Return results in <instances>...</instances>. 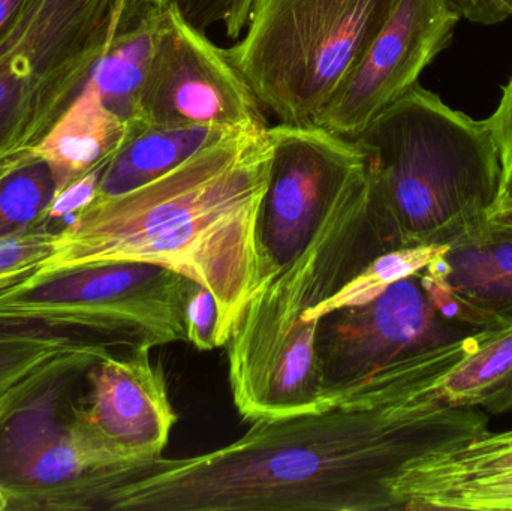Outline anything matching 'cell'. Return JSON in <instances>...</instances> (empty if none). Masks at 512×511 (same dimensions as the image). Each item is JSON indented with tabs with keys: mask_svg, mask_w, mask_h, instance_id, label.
<instances>
[{
	"mask_svg": "<svg viewBox=\"0 0 512 511\" xmlns=\"http://www.w3.org/2000/svg\"><path fill=\"white\" fill-rule=\"evenodd\" d=\"M427 381L412 357L324 410L259 420L204 455L159 456L111 511H399L391 486L408 462L489 429L480 408L423 395Z\"/></svg>",
	"mask_w": 512,
	"mask_h": 511,
	"instance_id": "1",
	"label": "cell"
},
{
	"mask_svg": "<svg viewBox=\"0 0 512 511\" xmlns=\"http://www.w3.org/2000/svg\"><path fill=\"white\" fill-rule=\"evenodd\" d=\"M268 129L230 135L153 182L95 198L56 231L50 257L21 285L102 264L165 267L213 294L227 347L265 279L259 219L273 156Z\"/></svg>",
	"mask_w": 512,
	"mask_h": 511,
	"instance_id": "2",
	"label": "cell"
},
{
	"mask_svg": "<svg viewBox=\"0 0 512 511\" xmlns=\"http://www.w3.org/2000/svg\"><path fill=\"white\" fill-rule=\"evenodd\" d=\"M355 141L369 156L390 249L451 245L483 227L498 204L501 165L486 120L418 84Z\"/></svg>",
	"mask_w": 512,
	"mask_h": 511,
	"instance_id": "3",
	"label": "cell"
},
{
	"mask_svg": "<svg viewBox=\"0 0 512 511\" xmlns=\"http://www.w3.org/2000/svg\"><path fill=\"white\" fill-rule=\"evenodd\" d=\"M111 348H69L0 399V483L9 511L110 510L149 461L99 437L75 414L87 369Z\"/></svg>",
	"mask_w": 512,
	"mask_h": 511,
	"instance_id": "4",
	"label": "cell"
},
{
	"mask_svg": "<svg viewBox=\"0 0 512 511\" xmlns=\"http://www.w3.org/2000/svg\"><path fill=\"white\" fill-rule=\"evenodd\" d=\"M387 251L369 161L297 254L264 282L225 347L231 395L246 422L262 419L283 353L312 324L303 315Z\"/></svg>",
	"mask_w": 512,
	"mask_h": 511,
	"instance_id": "5",
	"label": "cell"
},
{
	"mask_svg": "<svg viewBox=\"0 0 512 511\" xmlns=\"http://www.w3.org/2000/svg\"><path fill=\"white\" fill-rule=\"evenodd\" d=\"M396 0H252L245 38L228 50L262 111L316 123Z\"/></svg>",
	"mask_w": 512,
	"mask_h": 511,
	"instance_id": "6",
	"label": "cell"
},
{
	"mask_svg": "<svg viewBox=\"0 0 512 511\" xmlns=\"http://www.w3.org/2000/svg\"><path fill=\"white\" fill-rule=\"evenodd\" d=\"M128 0H26L0 32V155L30 150L68 110Z\"/></svg>",
	"mask_w": 512,
	"mask_h": 511,
	"instance_id": "7",
	"label": "cell"
},
{
	"mask_svg": "<svg viewBox=\"0 0 512 511\" xmlns=\"http://www.w3.org/2000/svg\"><path fill=\"white\" fill-rule=\"evenodd\" d=\"M197 285L155 264L80 267L14 288L0 300V312L87 315L116 330L128 350H155L186 342V311Z\"/></svg>",
	"mask_w": 512,
	"mask_h": 511,
	"instance_id": "8",
	"label": "cell"
},
{
	"mask_svg": "<svg viewBox=\"0 0 512 511\" xmlns=\"http://www.w3.org/2000/svg\"><path fill=\"white\" fill-rule=\"evenodd\" d=\"M478 332L442 315L420 275L396 282L372 302L330 312L319 318L315 339L327 407L408 357Z\"/></svg>",
	"mask_w": 512,
	"mask_h": 511,
	"instance_id": "9",
	"label": "cell"
},
{
	"mask_svg": "<svg viewBox=\"0 0 512 511\" xmlns=\"http://www.w3.org/2000/svg\"><path fill=\"white\" fill-rule=\"evenodd\" d=\"M131 125L268 128L262 108L230 53L171 2L162 8L146 80Z\"/></svg>",
	"mask_w": 512,
	"mask_h": 511,
	"instance_id": "10",
	"label": "cell"
},
{
	"mask_svg": "<svg viewBox=\"0 0 512 511\" xmlns=\"http://www.w3.org/2000/svg\"><path fill=\"white\" fill-rule=\"evenodd\" d=\"M460 20L447 0H396L315 125L357 140L373 119L417 86Z\"/></svg>",
	"mask_w": 512,
	"mask_h": 511,
	"instance_id": "11",
	"label": "cell"
},
{
	"mask_svg": "<svg viewBox=\"0 0 512 511\" xmlns=\"http://www.w3.org/2000/svg\"><path fill=\"white\" fill-rule=\"evenodd\" d=\"M150 348L128 353L108 351L86 377V395L75 398L74 410L99 437L135 458H159L170 441L177 413L168 395L164 369Z\"/></svg>",
	"mask_w": 512,
	"mask_h": 511,
	"instance_id": "12",
	"label": "cell"
},
{
	"mask_svg": "<svg viewBox=\"0 0 512 511\" xmlns=\"http://www.w3.org/2000/svg\"><path fill=\"white\" fill-rule=\"evenodd\" d=\"M399 511H512V429L430 450L391 486Z\"/></svg>",
	"mask_w": 512,
	"mask_h": 511,
	"instance_id": "13",
	"label": "cell"
},
{
	"mask_svg": "<svg viewBox=\"0 0 512 511\" xmlns=\"http://www.w3.org/2000/svg\"><path fill=\"white\" fill-rule=\"evenodd\" d=\"M424 272L450 291L475 329L512 323V233L484 224Z\"/></svg>",
	"mask_w": 512,
	"mask_h": 511,
	"instance_id": "14",
	"label": "cell"
},
{
	"mask_svg": "<svg viewBox=\"0 0 512 511\" xmlns=\"http://www.w3.org/2000/svg\"><path fill=\"white\" fill-rule=\"evenodd\" d=\"M128 134L129 123L113 113L86 83L32 152L50 168L57 194L74 180L108 164Z\"/></svg>",
	"mask_w": 512,
	"mask_h": 511,
	"instance_id": "15",
	"label": "cell"
},
{
	"mask_svg": "<svg viewBox=\"0 0 512 511\" xmlns=\"http://www.w3.org/2000/svg\"><path fill=\"white\" fill-rule=\"evenodd\" d=\"M239 132L210 126L129 125V134L110 159L96 198L114 197L170 173L204 147Z\"/></svg>",
	"mask_w": 512,
	"mask_h": 511,
	"instance_id": "16",
	"label": "cell"
},
{
	"mask_svg": "<svg viewBox=\"0 0 512 511\" xmlns=\"http://www.w3.org/2000/svg\"><path fill=\"white\" fill-rule=\"evenodd\" d=\"M162 8L143 0H128L116 35L87 80L101 101L129 125L137 114Z\"/></svg>",
	"mask_w": 512,
	"mask_h": 511,
	"instance_id": "17",
	"label": "cell"
},
{
	"mask_svg": "<svg viewBox=\"0 0 512 511\" xmlns=\"http://www.w3.org/2000/svg\"><path fill=\"white\" fill-rule=\"evenodd\" d=\"M511 372L512 323L472 335L463 356L435 378L426 395L451 407L480 408Z\"/></svg>",
	"mask_w": 512,
	"mask_h": 511,
	"instance_id": "18",
	"label": "cell"
},
{
	"mask_svg": "<svg viewBox=\"0 0 512 511\" xmlns=\"http://www.w3.org/2000/svg\"><path fill=\"white\" fill-rule=\"evenodd\" d=\"M450 245H420L391 249L370 261L348 284L337 293L319 303L303 315L301 321H318L337 309L351 308L372 302L384 294L391 285L411 276L420 275L430 264L435 263Z\"/></svg>",
	"mask_w": 512,
	"mask_h": 511,
	"instance_id": "19",
	"label": "cell"
},
{
	"mask_svg": "<svg viewBox=\"0 0 512 511\" xmlns=\"http://www.w3.org/2000/svg\"><path fill=\"white\" fill-rule=\"evenodd\" d=\"M39 342L63 348H128L125 339L102 321L87 315H36L0 312V344Z\"/></svg>",
	"mask_w": 512,
	"mask_h": 511,
	"instance_id": "20",
	"label": "cell"
},
{
	"mask_svg": "<svg viewBox=\"0 0 512 511\" xmlns=\"http://www.w3.org/2000/svg\"><path fill=\"white\" fill-rule=\"evenodd\" d=\"M56 195V183L42 159L30 156L0 179V240L38 228Z\"/></svg>",
	"mask_w": 512,
	"mask_h": 511,
	"instance_id": "21",
	"label": "cell"
},
{
	"mask_svg": "<svg viewBox=\"0 0 512 511\" xmlns=\"http://www.w3.org/2000/svg\"><path fill=\"white\" fill-rule=\"evenodd\" d=\"M56 231L38 227L0 240V300L26 284L53 252Z\"/></svg>",
	"mask_w": 512,
	"mask_h": 511,
	"instance_id": "22",
	"label": "cell"
},
{
	"mask_svg": "<svg viewBox=\"0 0 512 511\" xmlns=\"http://www.w3.org/2000/svg\"><path fill=\"white\" fill-rule=\"evenodd\" d=\"M185 17L198 29L207 32L222 24L230 39H239L248 23L252 0H180Z\"/></svg>",
	"mask_w": 512,
	"mask_h": 511,
	"instance_id": "23",
	"label": "cell"
},
{
	"mask_svg": "<svg viewBox=\"0 0 512 511\" xmlns=\"http://www.w3.org/2000/svg\"><path fill=\"white\" fill-rule=\"evenodd\" d=\"M105 167H107V164L95 168L86 176L74 180L62 191L57 192L50 206L42 215L38 227L47 228L51 231L60 230L63 225L68 224L69 219L74 218L78 212L86 209L98 195L99 183H101Z\"/></svg>",
	"mask_w": 512,
	"mask_h": 511,
	"instance_id": "24",
	"label": "cell"
},
{
	"mask_svg": "<svg viewBox=\"0 0 512 511\" xmlns=\"http://www.w3.org/2000/svg\"><path fill=\"white\" fill-rule=\"evenodd\" d=\"M63 350L69 348L39 342L0 344V399L42 363Z\"/></svg>",
	"mask_w": 512,
	"mask_h": 511,
	"instance_id": "25",
	"label": "cell"
},
{
	"mask_svg": "<svg viewBox=\"0 0 512 511\" xmlns=\"http://www.w3.org/2000/svg\"><path fill=\"white\" fill-rule=\"evenodd\" d=\"M486 123L501 165V192L496 207L508 206L512 204V74L502 89L498 107Z\"/></svg>",
	"mask_w": 512,
	"mask_h": 511,
	"instance_id": "26",
	"label": "cell"
},
{
	"mask_svg": "<svg viewBox=\"0 0 512 511\" xmlns=\"http://www.w3.org/2000/svg\"><path fill=\"white\" fill-rule=\"evenodd\" d=\"M186 342L200 351L221 347L219 314L215 297L207 288L197 285L186 311Z\"/></svg>",
	"mask_w": 512,
	"mask_h": 511,
	"instance_id": "27",
	"label": "cell"
},
{
	"mask_svg": "<svg viewBox=\"0 0 512 511\" xmlns=\"http://www.w3.org/2000/svg\"><path fill=\"white\" fill-rule=\"evenodd\" d=\"M462 20L498 24L512 17V0H447Z\"/></svg>",
	"mask_w": 512,
	"mask_h": 511,
	"instance_id": "28",
	"label": "cell"
},
{
	"mask_svg": "<svg viewBox=\"0 0 512 511\" xmlns=\"http://www.w3.org/2000/svg\"><path fill=\"white\" fill-rule=\"evenodd\" d=\"M480 410L489 414L490 417L512 410V372L499 384L498 389L481 404Z\"/></svg>",
	"mask_w": 512,
	"mask_h": 511,
	"instance_id": "29",
	"label": "cell"
},
{
	"mask_svg": "<svg viewBox=\"0 0 512 511\" xmlns=\"http://www.w3.org/2000/svg\"><path fill=\"white\" fill-rule=\"evenodd\" d=\"M486 224L493 228V230L512 233V204L493 209L489 216H487Z\"/></svg>",
	"mask_w": 512,
	"mask_h": 511,
	"instance_id": "30",
	"label": "cell"
},
{
	"mask_svg": "<svg viewBox=\"0 0 512 511\" xmlns=\"http://www.w3.org/2000/svg\"><path fill=\"white\" fill-rule=\"evenodd\" d=\"M30 156H32V149L20 150V152L14 153H3V155H0V179L5 177L6 174L11 173L18 165L27 161Z\"/></svg>",
	"mask_w": 512,
	"mask_h": 511,
	"instance_id": "31",
	"label": "cell"
},
{
	"mask_svg": "<svg viewBox=\"0 0 512 511\" xmlns=\"http://www.w3.org/2000/svg\"><path fill=\"white\" fill-rule=\"evenodd\" d=\"M26 0H0V32L11 23Z\"/></svg>",
	"mask_w": 512,
	"mask_h": 511,
	"instance_id": "32",
	"label": "cell"
},
{
	"mask_svg": "<svg viewBox=\"0 0 512 511\" xmlns=\"http://www.w3.org/2000/svg\"><path fill=\"white\" fill-rule=\"evenodd\" d=\"M0 511H9L8 494H6L2 483H0Z\"/></svg>",
	"mask_w": 512,
	"mask_h": 511,
	"instance_id": "33",
	"label": "cell"
},
{
	"mask_svg": "<svg viewBox=\"0 0 512 511\" xmlns=\"http://www.w3.org/2000/svg\"><path fill=\"white\" fill-rule=\"evenodd\" d=\"M143 2L150 3V5L155 6H165L171 2H180V0H143Z\"/></svg>",
	"mask_w": 512,
	"mask_h": 511,
	"instance_id": "34",
	"label": "cell"
}]
</instances>
